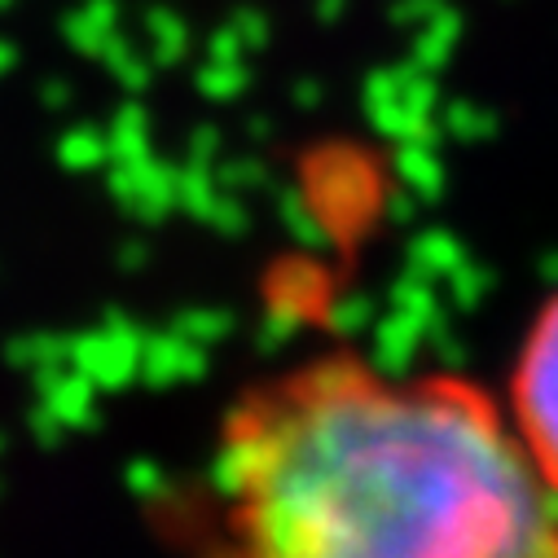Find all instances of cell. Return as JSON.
<instances>
[{
    "label": "cell",
    "instance_id": "5",
    "mask_svg": "<svg viewBox=\"0 0 558 558\" xmlns=\"http://www.w3.org/2000/svg\"><path fill=\"white\" fill-rule=\"evenodd\" d=\"M101 53L110 58V66H114V71H119L128 84H142V80H146V62H142V58H136V53L128 49V40H123L119 32L110 36V45H106Z\"/></svg>",
    "mask_w": 558,
    "mask_h": 558
},
{
    "label": "cell",
    "instance_id": "1",
    "mask_svg": "<svg viewBox=\"0 0 558 558\" xmlns=\"http://www.w3.org/2000/svg\"><path fill=\"white\" fill-rule=\"evenodd\" d=\"M225 558H558V497L510 409L352 352L246 387L220 427Z\"/></svg>",
    "mask_w": 558,
    "mask_h": 558
},
{
    "label": "cell",
    "instance_id": "3",
    "mask_svg": "<svg viewBox=\"0 0 558 558\" xmlns=\"http://www.w3.org/2000/svg\"><path fill=\"white\" fill-rule=\"evenodd\" d=\"M114 32H119V5L114 0H88L80 14L66 19V36L88 53H101Z\"/></svg>",
    "mask_w": 558,
    "mask_h": 558
},
{
    "label": "cell",
    "instance_id": "7",
    "mask_svg": "<svg viewBox=\"0 0 558 558\" xmlns=\"http://www.w3.org/2000/svg\"><path fill=\"white\" fill-rule=\"evenodd\" d=\"M242 49H246V45L238 40V32H233V27H220V32L211 36V58H216V62H233Z\"/></svg>",
    "mask_w": 558,
    "mask_h": 558
},
{
    "label": "cell",
    "instance_id": "4",
    "mask_svg": "<svg viewBox=\"0 0 558 558\" xmlns=\"http://www.w3.org/2000/svg\"><path fill=\"white\" fill-rule=\"evenodd\" d=\"M146 27H150V36H155V49H159V58L163 62H172V58H181L185 53V23L172 14V10H150L146 14Z\"/></svg>",
    "mask_w": 558,
    "mask_h": 558
},
{
    "label": "cell",
    "instance_id": "8",
    "mask_svg": "<svg viewBox=\"0 0 558 558\" xmlns=\"http://www.w3.org/2000/svg\"><path fill=\"white\" fill-rule=\"evenodd\" d=\"M339 10H343V0H322V5H317V14H322V19H335Z\"/></svg>",
    "mask_w": 558,
    "mask_h": 558
},
{
    "label": "cell",
    "instance_id": "6",
    "mask_svg": "<svg viewBox=\"0 0 558 558\" xmlns=\"http://www.w3.org/2000/svg\"><path fill=\"white\" fill-rule=\"evenodd\" d=\"M233 32H238V40L246 45V49H259L264 40H268V19L259 14V10H251V5H242L238 14H233V23H229Z\"/></svg>",
    "mask_w": 558,
    "mask_h": 558
},
{
    "label": "cell",
    "instance_id": "10",
    "mask_svg": "<svg viewBox=\"0 0 558 558\" xmlns=\"http://www.w3.org/2000/svg\"><path fill=\"white\" fill-rule=\"evenodd\" d=\"M0 5H10V0H0Z\"/></svg>",
    "mask_w": 558,
    "mask_h": 558
},
{
    "label": "cell",
    "instance_id": "2",
    "mask_svg": "<svg viewBox=\"0 0 558 558\" xmlns=\"http://www.w3.org/2000/svg\"><path fill=\"white\" fill-rule=\"evenodd\" d=\"M510 423L541 480L558 497V295L541 308L523 339L510 383Z\"/></svg>",
    "mask_w": 558,
    "mask_h": 558
},
{
    "label": "cell",
    "instance_id": "9",
    "mask_svg": "<svg viewBox=\"0 0 558 558\" xmlns=\"http://www.w3.org/2000/svg\"><path fill=\"white\" fill-rule=\"evenodd\" d=\"M14 62V49L10 45H0V66H10Z\"/></svg>",
    "mask_w": 558,
    "mask_h": 558
}]
</instances>
